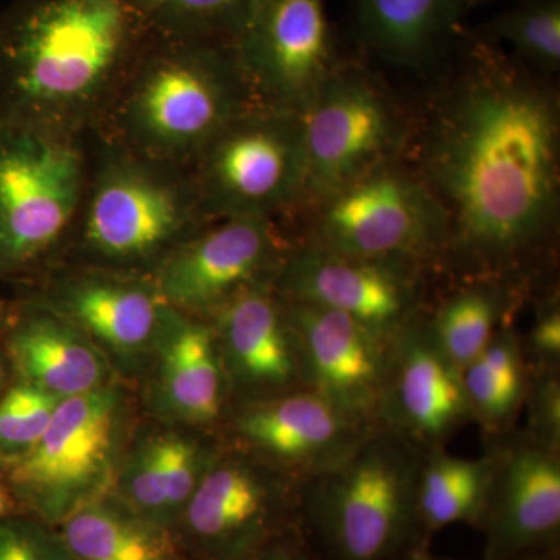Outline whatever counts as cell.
Instances as JSON below:
<instances>
[{"instance_id": "obj_19", "label": "cell", "mask_w": 560, "mask_h": 560, "mask_svg": "<svg viewBox=\"0 0 560 560\" xmlns=\"http://www.w3.org/2000/svg\"><path fill=\"white\" fill-rule=\"evenodd\" d=\"M136 386L145 418L219 431L231 394L209 320L167 305L149 366Z\"/></svg>"}, {"instance_id": "obj_36", "label": "cell", "mask_w": 560, "mask_h": 560, "mask_svg": "<svg viewBox=\"0 0 560 560\" xmlns=\"http://www.w3.org/2000/svg\"><path fill=\"white\" fill-rule=\"evenodd\" d=\"M14 497L11 493L9 486L5 482L0 481V521L9 517L11 511L14 510Z\"/></svg>"}, {"instance_id": "obj_30", "label": "cell", "mask_w": 560, "mask_h": 560, "mask_svg": "<svg viewBox=\"0 0 560 560\" xmlns=\"http://www.w3.org/2000/svg\"><path fill=\"white\" fill-rule=\"evenodd\" d=\"M495 38L506 40L523 60L544 70L560 65L559 0H536L506 11L490 24Z\"/></svg>"}, {"instance_id": "obj_37", "label": "cell", "mask_w": 560, "mask_h": 560, "mask_svg": "<svg viewBox=\"0 0 560 560\" xmlns=\"http://www.w3.org/2000/svg\"><path fill=\"white\" fill-rule=\"evenodd\" d=\"M399 560H441V559L434 558V556L431 555L430 541H425V544H420L419 547H416L415 550H411L410 552H408V555H405L404 558H400Z\"/></svg>"}, {"instance_id": "obj_20", "label": "cell", "mask_w": 560, "mask_h": 560, "mask_svg": "<svg viewBox=\"0 0 560 560\" xmlns=\"http://www.w3.org/2000/svg\"><path fill=\"white\" fill-rule=\"evenodd\" d=\"M471 422L463 371L433 340L422 313L394 337L381 427L438 451Z\"/></svg>"}, {"instance_id": "obj_21", "label": "cell", "mask_w": 560, "mask_h": 560, "mask_svg": "<svg viewBox=\"0 0 560 560\" xmlns=\"http://www.w3.org/2000/svg\"><path fill=\"white\" fill-rule=\"evenodd\" d=\"M223 447L220 431L171 425L140 415L110 493L140 517L175 534Z\"/></svg>"}, {"instance_id": "obj_39", "label": "cell", "mask_w": 560, "mask_h": 560, "mask_svg": "<svg viewBox=\"0 0 560 560\" xmlns=\"http://www.w3.org/2000/svg\"><path fill=\"white\" fill-rule=\"evenodd\" d=\"M482 2H486V0H464V5H466V9H471V7L480 5Z\"/></svg>"}, {"instance_id": "obj_31", "label": "cell", "mask_w": 560, "mask_h": 560, "mask_svg": "<svg viewBox=\"0 0 560 560\" xmlns=\"http://www.w3.org/2000/svg\"><path fill=\"white\" fill-rule=\"evenodd\" d=\"M61 399L18 382L0 399V460L31 451L49 429Z\"/></svg>"}, {"instance_id": "obj_3", "label": "cell", "mask_w": 560, "mask_h": 560, "mask_svg": "<svg viewBox=\"0 0 560 560\" xmlns=\"http://www.w3.org/2000/svg\"><path fill=\"white\" fill-rule=\"evenodd\" d=\"M256 105L231 36L154 33L95 132L151 160L187 165Z\"/></svg>"}, {"instance_id": "obj_27", "label": "cell", "mask_w": 560, "mask_h": 560, "mask_svg": "<svg viewBox=\"0 0 560 560\" xmlns=\"http://www.w3.org/2000/svg\"><path fill=\"white\" fill-rule=\"evenodd\" d=\"M495 466L497 453L490 445L478 458L453 456L444 448L427 452L419 475L418 512L429 539L455 523L480 526Z\"/></svg>"}, {"instance_id": "obj_35", "label": "cell", "mask_w": 560, "mask_h": 560, "mask_svg": "<svg viewBox=\"0 0 560 560\" xmlns=\"http://www.w3.org/2000/svg\"><path fill=\"white\" fill-rule=\"evenodd\" d=\"M249 560H315L300 526L287 530Z\"/></svg>"}, {"instance_id": "obj_34", "label": "cell", "mask_w": 560, "mask_h": 560, "mask_svg": "<svg viewBox=\"0 0 560 560\" xmlns=\"http://www.w3.org/2000/svg\"><path fill=\"white\" fill-rule=\"evenodd\" d=\"M522 349L530 371L560 370V307L558 301L541 305Z\"/></svg>"}, {"instance_id": "obj_26", "label": "cell", "mask_w": 560, "mask_h": 560, "mask_svg": "<svg viewBox=\"0 0 560 560\" xmlns=\"http://www.w3.org/2000/svg\"><path fill=\"white\" fill-rule=\"evenodd\" d=\"M529 381L522 337L511 324L501 327L480 355L464 368V388L474 422L489 441L515 430Z\"/></svg>"}, {"instance_id": "obj_8", "label": "cell", "mask_w": 560, "mask_h": 560, "mask_svg": "<svg viewBox=\"0 0 560 560\" xmlns=\"http://www.w3.org/2000/svg\"><path fill=\"white\" fill-rule=\"evenodd\" d=\"M209 219L275 215L304 197L300 116L256 105L186 165Z\"/></svg>"}, {"instance_id": "obj_25", "label": "cell", "mask_w": 560, "mask_h": 560, "mask_svg": "<svg viewBox=\"0 0 560 560\" xmlns=\"http://www.w3.org/2000/svg\"><path fill=\"white\" fill-rule=\"evenodd\" d=\"M464 0H355L368 46L400 65L418 66L455 33Z\"/></svg>"}, {"instance_id": "obj_2", "label": "cell", "mask_w": 560, "mask_h": 560, "mask_svg": "<svg viewBox=\"0 0 560 560\" xmlns=\"http://www.w3.org/2000/svg\"><path fill=\"white\" fill-rule=\"evenodd\" d=\"M153 35L128 0H16L0 18V121L97 131Z\"/></svg>"}, {"instance_id": "obj_41", "label": "cell", "mask_w": 560, "mask_h": 560, "mask_svg": "<svg viewBox=\"0 0 560 560\" xmlns=\"http://www.w3.org/2000/svg\"><path fill=\"white\" fill-rule=\"evenodd\" d=\"M2 316H3V311H2V305H0V323H2Z\"/></svg>"}, {"instance_id": "obj_42", "label": "cell", "mask_w": 560, "mask_h": 560, "mask_svg": "<svg viewBox=\"0 0 560 560\" xmlns=\"http://www.w3.org/2000/svg\"><path fill=\"white\" fill-rule=\"evenodd\" d=\"M180 560H197V559H194V558H191V559H184V558H183V559H180Z\"/></svg>"}, {"instance_id": "obj_33", "label": "cell", "mask_w": 560, "mask_h": 560, "mask_svg": "<svg viewBox=\"0 0 560 560\" xmlns=\"http://www.w3.org/2000/svg\"><path fill=\"white\" fill-rule=\"evenodd\" d=\"M525 431L534 440L560 451V370L530 371Z\"/></svg>"}, {"instance_id": "obj_18", "label": "cell", "mask_w": 560, "mask_h": 560, "mask_svg": "<svg viewBox=\"0 0 560 560\" xmlns=\"http://www.w3.org/2000/svg\"><path fill=\"white\" fill-rule=\"evenodd\" d=\"M497 466L478 529L482 560L552 555L560 534V451L511 431L490 441Z\"/></svg>"}, {"instance_id": "obj_12", "label": "cell", "mask_w": 560, "mask_h": 560, "mask_svg": "<svg viewBox=\"0 0 560 560\" xmlns=\"http://www.w3.org/2000/svg\"><path fill=\"white\" fill-rule=\"evenodd\" d=\"M304 142V198L329 201L378 171L397 142L396 116L371 81L335 70L298 113Z\"/></svg>"}, {"instance_id": "obj_28", "label": "cell", "mask_w": 560, "mask_h": 560, "mask_svg": "<svg viewBox=\"0 0 560 560\" xmlns=\"http://www.w3.org/2000/svg\"><path fill=\"white\" fill-rule=\"evenodd\" d=\"M512 304L514 293L506 280L477 279L442 302L427 324L444 355L463 371L501 327L511 324Z\"/></svg>"}, {"instance_id": "obj_10", "label": "cell", "mask_w": 560, "mask_h": 560, "mask_svg": "<svg viewBox=\"0 0 560 560\" xmlns=\"http://www.w3.org/2000/svg\"><path fill=\"white\" fill-rule=\"evenodd\" d=\"M447 219L436 197L386 168L324 202L311 243L340 256L419 264L444 253Z\"/></svg>"}, {"instance_id": "obj_40", "label": "cell", "mask_w": 560, "mask_h": 560, "mask_svg": "<svg viewBox=\"0 0 560 560\" xmlns=\"http://www.w3.org/2000/svg\"><path fill=\"white\" fill-rule=\"evenodd\" d=\"M2 385H3V371H2V366H0V389H2Z\"/></svg>"}, {"instance_id": "obj_14", "label": "cell", "mask_w": 560, "mask_h": 560, "mask_svg": "<svg viewBox=\"0 0 560 560\" xmlns=\"http://www.w3.org/2000/svg\"><path fill=\"white\" fill-rule=\"evenodd\" d=\"M289 248L271 219H209L151 279L168 307L209 320L242 291L272 283Z\"/></svg>"}, {"instance_id": "obj_17", "label": "cell", "mask_w": 560, "mask_h": 560, "mask_svg": "<svg viewBox=\"0 0 560 560\" xmlns=\"http://www.w3.org/2000/svg\"><path fill=\"white\" fill-rule=\"evenodd\" d=\"M283 305L296 335L304 388L315 390L350 418L381 427L396 335L381 334L346 313L319 305L291 301Z\"/></svg>"}, {"instance_id": "obj_1", "label": "cell", "mask_w": 560, "mask_h": 560, "mask_svg": "<svg viewBox=\"0 0 560 560\" xmlns=\"http://www.w3.org/2000/svg\"><path fill=\"white\" fill-rule=\"evenodd\" d=\"M477 83L445 119L433 175L447 219L444 253L477 279H503L551 219L558 120L539 91L503 75Z\"/></svg>"}, {"instance_id": "obj_24", "label": "cell", "mask_w": 560, "mask_h": 560, "mask_svg": "<svg viewBox=\"0 0 560 560\" xmlns=\"http://www.w3.org/2000/svg\"><path fill=\"white\" fill-rule=\"evenodd\" d=\"M75 560H180L172 530L140 517L113 493L92 501L60 526Z\"/></svg>"}, {"instance_id": "obj_22", "label": "cell", "mask_w": 560, "mask_h": 560, "mask_svg": "<svg viewBox=\"0 0 560 560\" xmlns=\"http://www.w3.org/2000/svg\"><path fill=\"white\" fill-rule=\"evenodd\" d=\"M209 323L231 405L304 388L296 335L271 283L242 291Z\"/></svg>"}, {"instance_id": "obj_7", "label": "cell", "mask_w": 560, "mask_h": 560, "mask_svg": "<svg viewBox=\"0 0 560 560\" xmlns=\"http://www.w3.org/2000/svg\"><path fill=\"white\" fill-rule=\"evenodd\" d=\"M139 418L138 396L121 381L62 400L31 451L2 460L14 500L57 528L108 495Z\"/></svg>"}, {"instance_id": "obj_13", "label": "cell", "mask_w": 560, "mask_h": 560, "mask_svg": "<svg viewBox=\"0 0 560 560\" xmlns=\"http://www.w3.org/2000/svg\"><path fill=\"white\" fill-rule=\"evenodd\" d=\"M259 105L300 113L337 70L324 0H248L231 36Z\"/></svg>"}, {"instance_id": "obj_16", "label": "cell", "mask_w": 560, "mask_h": 560, "mask_svg": "<svg viewBox=\"0 0 560 560\" xmlns=\"http://www.w3.org/2000/svg\"><path fill=\"white\" fill-rule=\"evenodd\" d=\"M418 265L353 259L305 243L290 246L271 287L283 301L342 312L394 337L422 315Z\"/></svg>"}, {"instance_id": "obj_6", "label": "cell", "mask_w": 560, "mask_h": 560, "mask_svg": "<svg viewBox=\"0 0 560 560\" xmlns=\"http://www.w3.org/2000/svg\"><path fill=\"white\" fill-rule=\"evenodd\" d=\"M94 132L0 121V278L38 283L65 261Z\"/></svg>"}, {"instance_id": "obj_11", "label": "cell", "mask_w": 560, "mask_h": 560, "mask_svg": "<svg viewBox=\"0 0 560 560\" xmlns=\"http://www.w3.org/2000/svg\"><path fill=\"white\" fill-rule=\"evenodd\" d=\"M36 285L33 298L79 327L121 382L138 385L167 308L153 279L61 261Z\"/></svg>"}, {"instance_id": "obj_23", "label": "cell", "mask_w": 560, "mask_h": 560, "mask_svg": "<svg viewBox=\"0 0 560 560\" xmlns=\"http://www.w3.org/2000/svg\"><path fill=\"white\" fill-rule=\"evenodd\" d=\"M5 348L18 382L61 400L120 381L79 327L33 296L11 326Z\"/></svg>"}, {"instance_id": "obj_15", "label": "cell", "mask_w": 560, "mask_h": 560, "mask_svg": "<svg viewBox=\"0 0 560 560\" xmlns=\"http://www.w3.org/2000/svg\"><path fill=\"white\" fill-rule=\"evenodd\" d=\"M375 429L300 388L232 404L219 431L224 444L304 482L341 464Z\"/></svg>"}, {"instance_id": "obj_5", "label": "cell", "mask_w": 560, "mask_h": 560, "mask_svg": "<svg viewBox=\"0 0 560 560\" xmlns=\"http://www.w3.org/2000/svg\"><path fill=\"white\" fill-rule=\"evenodd\" d=\"M425 448L382 427L334 469L301 482L300 526L327 560H399L430 541L418 486Z\"/></svg>"}, {"instance_id": "obj_29", "label": "cell", "mask_w": 560, "mask_h": 560, "mask_svg": "<svg viewBox=\"0 0 560 560\" xmlns=\"http://www.w3.org/2000/svg\"><path fill=\"white\" fill-rule=\"evenodd\" d=\"M151 31L171 36H232L248 0H128Z\"/></svg>"}, {"instance_id": "obj_4", "label": "cell", "mask_w": 560, "mask_h": 560, "mask_svg": "<svg viewBox=\"0 0 560 560\" xmlns=\"http://www.w3.org/2000/svg\"><path fill=\"white\" fill-rule=\"evenodd\" d=\"M208 220L186 165L151 160L94 132L65 261L151 278Z\"/></svg>"}, {"instance_id": "obj_9", "label": "cell", "mask_w": 560, "mask_h": 560, "mask_svg": "<svg viewBox=\"0 0 560 560\" xmlns=\"http://www.w3.org/2000/svg\"><path fill=\"white\" fill-rule=\"evenodd\" d=\"M300 481L224 444L176 526L180 550L197 560L254 558L300 526Z\"/></svg>"}, {"instance_id": "obj_38", "label": "cell", "mask_w": 560, "mask_h": 560, "mask_svg": "<svg viewBox=\"0 0 560 560\" xmlns=\"http://www.w3.org/2000/svg\"><path fill=\"white\" fill-rule=\"evenodd\" d=\"M515 560H552V555L528 556V558H521Z\"/></svg>"}, {"instance_id": "obj_32", "label": "cell", "mask_w": 560, "mask_h": 560, "mask_svg": "<svg viewBox=\"0 0 560 560\" xmlns=\"http://www.w3.org/2000/svg\"><path fill=\"white\" fill-rule=\"evenodd\" d=\"M0 560H75L60 530L38 518L0 521Z\"/></svg>"}]
</instances>
